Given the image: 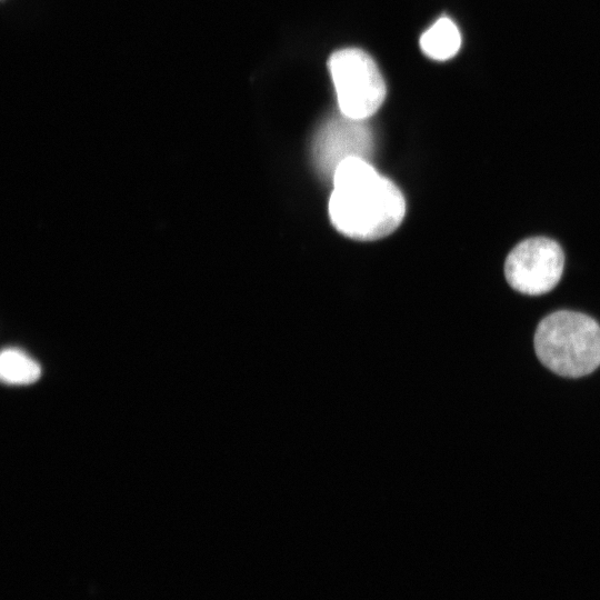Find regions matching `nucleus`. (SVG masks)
<instances>
[{
  "instance_id": "5",
  "label": "nucleus",
  "mask_w": 600,
  "mask_h": 600,
  "mask_svg": "<svg viewBox=\"0 0 600 600\" xmlns=\"http://www.w3.org/2000/svg\"><path fill=\"white\" fill-rule=\"evenodd\" d=\"M372 143V132L366 120L340 113L319 129L313 144L314 161L321 171L333 174L336 168L348 158L366 159Z\"/></svg>"
},
{
  "instance_id": "2",
  "label": "nucleus",
  "mask_w": 600,
  "mask_h": 600,
  "mask_svg": "<svg viewBox=\"0 0 600 600\" xmlns=\"http://www.w3.org/2000/svg\"><path fill=\"white\" fill-rule=\"evenodd\" d=\"M541 363L566 378H580L600 366V324L591 317L560 310L544 317L534 333Z\"/></svg>"
},
{
  "instance_id": "1",
  "label": "nucleus",
  "mask_w": 600,
  "mask_h": 600,
  "mask_svg": "<svg viewBox=\"0 0 600 600\" xmlns=\"http://www.w3.org/2000/svg\"><path fill=\"white\" fill-rule=\"evenodd\" d=\"M332 178L328 210L339 232L368 241L384 238L401 224L406 214L401 191L366 159L343 160Z\"/></svg>"
},
{
  "instance_id": "3",
  "label": "nucleus",
  "mask_w": 600,
  "mask_h": 600,
  "mask_svg": "<svg viewBox=\"0 0 600 600\" xmlns=\"http://www.w3.org/2000/svg\"><path fill=\"white\" fill-rule=\"evenodd\" d=\"M340 113L367 120L383 103L387 88L374 60L363 50L344 48L328 61Z\"/></svg>"
},
{
  "instance_id": "6",
  "label": "nucleus",
  "mask_w": 600,
  "mask_h": 600,
  "mask_svg": "<svg viewBox=\"0 0 600 600\" xmlns=\"http://www.w3.org/2000/svg\"><path fill=\"white\" fill-rule=\"evenodd\" d=\"M420 49L430 59L446 61L461 47V33L449 17H440L420 37Z\"/></svg>"
},
{
  "instance_id": "7",
  "label": "nucleus",
  "mask_w": 600,
  "mask_h": 600,
  "mask_svg": "<svg viewBox=\"0 0 600 600\" xmlns=\"http://www.w3.org/2000/svg\"><path fill=\"white\" fill-rule=\"evenodd\" d=\"M0 376L10 384H29L40 378L41 368L23 351L7 348L0 356Z\"/></svg>"
},
{
  "instance_id": "4",
  "label": "nucleus",
  "mask_w": 600,
  "mask_h": 600,
  "mask_svg": "<svg viewBox=\"0 0 600 600\" xmlns=\"http://www.w3.org/2000/svg\"><path fill=\"white\" fill-rule=\"evenodd\" d=\"M564 253L552 239L533 237L519 242L507 256L504 276L517 291L538 296L551 291L560 281Z\"/></svg>"
}]
</instances>
